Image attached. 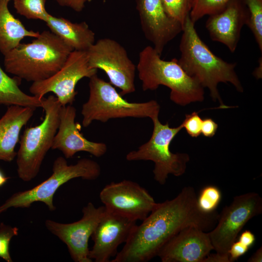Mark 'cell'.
<instances>
[{
    "label": "cell",
    "mask_w": 262,
    "mask_h": 262,
    "mask_svg": "<svg viewBox=\"0 0 262 262\" xmlns=\"http://www.w3.org/2000/svg\"><path fill=\"white\" fill-rule=\"evenodd\" d=\"M219 213L202 212L194 188L185 186L175 198L157 203L147 216L136 225L123 248L112 262H147L181 230L196 227L205 231L217 223Z\"/></svg>",
    "instance_id": "6da1fadb"
},
{
    "label": "cell",
    "mask_w": 262,
    "mask_h": 262,
    "mask_svg": "<svg viewBox=\"0 0 262 262\" xmlns=\"http://www.w3.org/2000/svg\"><path fill=\"white\" fill-rule=\"evenodd\" d=\"M182 33L179 64L189 76L209 89L213 100H218L220 107H228L223 103L217 86L220 82H229L238 91H243L235 70L236 63H228L210 50L198 35L189 15L183 23Z\"/></svg>",
    "instance_id": "7a4b0ae2"
},
{
    "label": "cell",
    "mask_w": 262,
    "mask_h": 262,
    "mask_svg": "<svg viewBox=\"0 0 262 262\" xmlns=\"http://www.w3.org/2000/svg\"><path fill=\"white\" fill-rule=\"evenodd\" d=\"M73 49L51 31H44L29 43H20L4 54L5 71L36 82L48 79L63 66Z\"/></svg>",
    "instance_id": "3957f363"
},
{
    "label": "cell",
    "mask_w": 262,
    "mask_h": 262,
    "mask_svg": "<svg viewBox=\"0 0 262 262\" xmlns=\"http://www.w3.org/2000/svg\"><path fill=\"white\" fill-rule=\"evenodd\" d=\"M161 56L150 46L140 52L136 70L142 89L155 90L165 86L170 89V99L181 106L202 101L204 88L183 70L178 59L165 61Z\"/></svg>",
    "instance_id": "277c9868"
},
{
    "label": "cell",
    "mask_w": 262,
    "mask_h": 262,
    "mask_svg": "<svg viewBox=\"0 0 262 262\" xmlns=\"http://www.w3.org/2000/svg\"><path fill=\"white\" fill-rule=\"evenodd\" d=\"M89 79V97L81 111L84 127L95 120L105 123L113 118L148 117L152 120L158 117L160 106L156 101L130 102L97 74Z\"/></svg>",
    "instance_id": "5b68a950"
},
{
    "label": "cell",
    "mask_w": 262,
    "mask_h": 262,
    "mask_svg": "<svg viewBox=\"0 0 262 262\" xmlns=\"http://www.w3.org/2000/svg\"><path fill=\"white\" fill-rule=\"evenodd\" d=\"M61 107L56 97H43L45 117L42 122L24 131L16 156L17 175L22 180L28 182L37 176L47 152L52 147Z\"/></svg>",
    "instance_id": "8992f818"
},
{
    "label": "cell",
    "mask_w": 262,
    "mask_h": 262,
    "mask_svg": "<svg viewBox=\"0 0 262 262\" xmlns=\"http://www.w3.org/2000/svg\"><path fill=\"white\" fill-rule=\"evenodd\" d=\"M51 176L33 188L13 194L1 206L0 213L10 208H29L35 202L44 203L50 211L56 207L54 196L60 186L69 180L78 178L94 180L100 175L101 168L96 161L89 158H82L74 164L68 165L64 157H57L52 165Z\"/></svg>",
    "instance_id": "52a82bcc"
},
{
    "label": "cell",
    "mask_w": 262,
    "mask_h": 262,
    "mask_svg": "<svg viewBox=\"0 0 262 262\" xmlns=\"http://www.w3.org/2000/svg\"><path fill=\"white\" fill-rule=\"evenodd\" d=\"M152 121L153 130L149 140L137 149L129 152L126 159L129 161H152L154 179L164 185L169 174L179 177L185 173L190 157L186 153H174L170 149L171 141L183 128L181 125L171 128L168 123L163 124L158 117Z\"/></svg>",
    "instance_id": "ba28073f"
},
{
    "label": "cell",
    "mask_w": 262,
    "mask_h": 262,
    "mask_svg": "<svg viewBox=\"0 0 262 262\" xmlns=\"http://www.w3.org/2000/svg\"><path fill=\"white\" fill-rule=\"evenodd\" d=\"M262 213V198L258 193L249 192L234 197L219 214L216 225L208 232L213 250L228 256L230 246L243 227Z\"/></svg>",
    "instance_id": "9c48e42d"
},
{
    "label": "cell",
    "mask_w": 262,
    "mask_h": 262,
    "mask_svg": "<svg viewBox=\"0 0 262 262\" xmlns=\"http://www.w3.org/2000/svg\"><path fill=\"white\" fill-rule=\"evenodd\" d=\"M86 51L90 66L103 70L110 83L121 90L122 96L135 91L136 66L118 42L109 38L100 39Z\"/></svg>",
    "instance_id": "30bf717a"
},
{
    "label": "cell",
    "mask_w": 262,
    "mask_h": 262,
    "mask_svg": "<svg viewBox=\"0 0 262 262\" xmlns=\"http://www.w3.org/2000/svg\"><path fill=\"white\" fill-rule=\"evenodd\" d=\"M97 72L98 69L90 66L86 51L73 50L56 73L48 79L33 82L29 91L40 98L52 92L62 106L72 105L77 94L75 87L78 82L83 78H91Z\"/></svg>",
    "instance_id": "8fae6325"
},
{
    "label": "cell",
    "mask_w": 262,
    "mask_h": 262,
    "mask_svg": "<svg viewBox=\"0 0 262 262\" xmlns=\"http://www.w3.org/2000/svg\"><path fill=\"white\" fill-rule=\"evenodd\" d=\"M106 211L104 206L96 207L89 202L82 210V218L64 224L50 219L45 221L47 229L65 243L75 262H92L89 258L88 241Z\"/></svg>",
    "instance_id": "7c38bea8"
},
{
    "label": "cell",
    "mask_w": 262,
    "mask_h": 262,
    "mask_svg": "<svg viewBox=\"0 0 262 262\" xmlns=\"http://www.w3.org/2000/svg\"><path fill=\"white\" fill-rule=\"evenodd\" d=\"M99 198L107 211L136 221L145 219L157 204L146 189L130 180L106 185Z\"/></svg>",
    "instance_id": "4fadbf2b"
},
{
    "label": "cell",
    "mask_w": 262,
    "mask_h": 262,
    "mask_svg": "<svg viewBox=\"0 0 262 262\" xmlns=\"http://www.w3.org/2000/svg\"><path fill=\"white\" fill-rule=\"evenodd\" d=\"M136 223V220L106 209L91 236L94 245L89 250V258L95 262H109L118 253V246L128 240Z\"/></svg>",
    "instance_id": "5bb4252c"
},
{
    "label": "cell",
    "mask_w": 262,
    "mask_h": 262,
    "mask_svg": "<svg viewBox=\"0 0 262 262\" xmlns=\"http://www.w3.org/2000/svg\"><path fill=\"white\" fill-rule=\"evenodd\" d=\"M142 30L160 55L165 46L180 33L183 25L165 11L161 0H136Z\"/></svg>",
    "instance_id": "9a60e30c"
},
{
    "label": "cell",
    "mask_w": 262,
    "mask_h": 262,
    "mask_svg": "<svg viewBox=\"0 0 262 262\" xmlns=\"http://www.w3.org/2000/svg\"><path fill=\"white\" fill-rule=\"evenodd\" d=\"M213 250L208 232L191 226L172 237L157 256L162 262H203Z\"/></svg>",
    "instance_id": "2e32d148"
},
{
    "label": "cell",
    "mask_w": 262,
    "mask_h": 262,
    "mask_svg": "<svg viewBox=\"0 0 262 262\" xmlns=\"http://www.w3.org/2000/svg\"><path fill=\"white\" fill-rule=\"evenodd\" d=\"M76 109L72 105L62 106L58 129L51 149L61 151L66 159L76 153L84 151L96 157L103 156L107 150L105 143L87 139L81 132V126L75 122Z\"/></svg>",
    "instance_id": "e0dca14e"
},
{
    "label": "cell",
    "mask_w": 262,
    "mask_h": 262,
    "mask_svg": "<svg viewBox=\"0 0 262 262\" xmlns=\"http://www.w3.org/2000/svg\"><path fill=\"white\" fill-rule=\"evenodd\" d=\"M205 26L213 41L222 43L233 53L242 29L247 25L249 14L242 0H232L220 12L209 16Z\"/></svg>",
    "instance_id": "ac0fdd59"
},
{
    "label": "cell",
    "mask_w": 262,
    "mask_h": 262,
    "mask_svg": "<svg viewBox=\"0 0 262 262\" xmlns=\"http://www.w3.org/2000/svg\"><path fill=\"white\" fill-rule=\"evenodd\" d=\"M36 109L16 105L8 106L0 118V160L12 162L16 157L15 151L22 128L33 115Z\"/></svg>",
    "instance_id": "d6986e66"
},
{
    "label": "cell",
    "mask_w": 262,
    "mask_h": 262,
    "mask_svg": "<svg viewBox=\"0 0 262 262\" xmlns=\"http://www.w3.org/2000/svg\"><path fill=\"white\" fill-rule=\"evenodd\" d=\"M45 23L52 33L73 50L86 51L95 42V33L85 21L73 23L49 14Z\"/></svg>",
    "instance_id": "ffe728a7"
},
{
    "label": "cell",
    "mask_w": 262,
    "mask_h": 262,
    "mask_svg": "<svg viewBox=\"0 0 262 262\" xmlns=\"http://www.w3.org/2000/svg\"><path fill=\"white\" fill-rule=\"evenodd\" d=\"M8 1L0 0V51L4 55L25 37H37L40 33L27 29L10 12Z\"/></svg>",
    "instance_id": "44dd1931"
},
{
    "label": "cell",
    "mask_w": 262,
    "mask_h": 262,
    "mask_svg": "<svg viewBox=\"0 0 262 262\" xmlns=\"http://www.w3.org/2000/svg\"><path fill=\"white\" fill-rule=\"evenodd\" d=\"M20 79L10 77L0 66V105L42 108L43 98L30 96L19 87Z\"/></svg>",
    "instance_id": "7402d4cb"
},
{
    "label": "cell",
    "mask_w": 262,
    "mask_h": 262,
    "mask_svg": "<svg viewBox=\"0 0 262 262\" xmlns=\"http://www.w3.org/2000/svg\"><path fill=\"white\" fill-rule=\"evenodd\" d=\"M46 0H14V6L18 14L26 18L46 22L49 15L45 8Z\"/></svg>",
    "instance_id": "603a6c76"
},
{
    "label": "cell",
    "mask_w": 262,
    "mask_h": 262,
    "mask_svg": "<svg viewBox=\"0 0 262 262\" xmlns=\"http://www.w3.org/2000/svg\"><path fill=\"white\" fill-rule=\"evenodd\" d=\"M248 12L247 26L254 36L261 52H262V0H242Z\"/></svg>",
    "instance_id": "cb8c5ba5"
},
{
    "label": "cell",
    "mask_w": 262,
    "mask_h": 262,
    "mask_svg": "<svg viewBox=\"0 0 262 262\" xmlns=\"http://www.w3.org/2000/svg\"><path fill=\"white\" fill-rule=\"evenodd\" d=\"M232 0H194L189 16L195 23L205 16L217 13Z\"/></svg>",
    "instance_id": "d4e9b609"
},
{
    "label": "cell",
    "mask_w": 262,
    "mask_h": 262,
    "mask_svg": "<svg viewBox=\"0 0 262 262\" xmlns=\"http://www.w3.org/2000/svg\"><path fill=\"white\" fill-rule=\"evenodd\" d=\"M221 198V192L217 187L208 185L201 189L197 196V204L202 212L211 213L216 211Z\"/></svg>",
    "instance_id": "484cf974"
},
{
    "label": "cell",
    "mask_w": 262,
    "mask_h": 262,
    "mask_svg": "<svg viewBox=\"0 0 262 262\" xmlns=\"http://www.w3.org/2000/svg\"><path fill=\"white\" fill-rule=\"evenodd\" d=\"M194 0H161L166 13L183 25L191 10Z\"/></svg>",
    "instance_id": "4316f807"
},
{
    "label": "cell",
    "mask_w": 262,
    "mask_h": 262,
    "mask_svg": "<svg viewBox=\"0 0 262 262\" xmlns=\"http://www.w3.org/2000/svg\"><path fill=\"white\" fill-rule=\"evenodd\" d=\"M18 229L6 225L3 222L0 223V258L7 262H12L9 251L10 243L12 238L17 236Z\"/></svg>",
    "instance_id": "83f0119b"
},
{
    "label": "cell",
    "mask_w": 262,
    "mask_h": 262,
    "mask_svg": "<svg viewBox=\"0 0 262 262\" xmlns=\"http://www.w3.org/2000/svg\"><path fill=\"white\" fill-rule=\"evenodd\" d=\"M202 123V119L198 113L194 112L185 115V118L181 125L190 136L197 137L201 133Z\"/></svg>",
    "instance_id": "f1b7e54d"
},
{
    "label": "cell",
    "mask_w": 262,
    "mask_h": 262,
    "mask_svg": "<svg viewBox=\"0 0 262 262\" xmlns=\"http://www.w3.org/2000/svg\"><path fill=\"white\" fill-rule=\"evenodd\" d=\"M249 248V247L244 245L239 240L234 242L228 251V256L230 262L237 260L239 257L246 253Z\"/></svg>",
    "instance_id": "f546056e"
},
{
    "label": "cell",
    "mask_w": 262,
    "mask_h": 262,
    "mask_svg": "<svg viewBox=\"0 0 262 262\" xmlns=\"http://www.w3.org/2000/svg\"><path fill=\"white\" fill-rule=\"evenodd\" d=\"M218 128V125L212 119L206 118L202 120L201 133L207 137L214 136Z\"/></svg>",
    "instance_id": "4dcf8cb0"
},
{
    "label": "cell",
    "mask_w": 262,
    "mask_h": 262,
    "mask_svg": "<svg viewBox=\"0 0 262 262\" xmlns=\"http://www.w3.org/2000/svg\"><path fill=\"white\" fill-rule=\"evenodd\" d=\"M57 3L64 7H68L76 12L82 11L87 2H90L92 0H55Z\"/></svg>",
    "instance_id": "1f68e13d"
},
{
    "label": "cell",
    "mask_w": 262,
    "mask_h": 262,
    "mask_svg": "<svg viewBox=\"0 0 262 262\" xmlns=\"http://www.w3.org/2000/svg\"><path fill=\"white\" fill-rule=\"evenodd\" d=\"M239 241L250 247L254 244L255 241V237L251 231L246 230L241 233L239 237Z\"/></svg>",
    "instance_id": "d6a6232c"
},
{
    "label": "cell",
    "mask_w": 262,
    "mask_h": 262,
    "mask_svg": "<svg viewBox=\"0 0 262 262\" xmlns=\"http://www.w3.org/2000/svg\"><path fill=\"white\" fill-rule=\"evenodd\" d=\"M203 262H230L229 256L218 253H210L204 259Z\"/></svg>",
    "instance_id": "836d02e7"
},
{
    "label": "cell",
    "mask_w": 262,
    "mask_h": 262,
    "mask_svg": "<svg viewBox=\"0 0 262 262\" xmlns=\"http://www.w3.org/2000/svg\"><path fill=\"white\" fill-rule=\"evenodd\" d=\"M248 262H262V247L258 249L248 259Z\"/></svg>",
    "instance_id": "e575fe53"
},
{
    "label": "cell",
    "mask_w": 262,
    "mask_h": 262,
    "mask_svg": "<svg viewBox=\"0 0 262 262\" xmlns=\"http://www.w3.org/2000/svg\"><path fill=\"white\" fill-rule=\"evenodd\" d=\"M259 66L257 67L254 71L255 76L258 78H260L262 76V56L260 57L259 60Z\"/></svg>",
    "instance_id": "d590c367"
},
{
    "label": "cell",
    "mask_w": 262,
    "mask_h": 262,
    "mask_svg": "<svg viewBox=\"0 0 262 262\" xmlns=\"http://www.w3.org/2000/svg\"><path fill=\"white\" fill-rule=\"evenodd\" d=\"M9 179L10 178L5 176L0 169V187L3 186Z\"/></svg>",
    "instance_id": "8d00e7d4"
},
{
    "label": "cell",
    "mask_w": 262,
    "mask_h": 262,
    "mask_svg": "<svg viewBox=\"0 0 262 262\" xmlns=\"http://www.w3.org/2000/svg\"><path fill=\"white\" fill-rule=\"evenodd\" d=\"M3 0L7 1L9 2L10 0Z\"/></svg>",
    "instance_id": "74e56055"
}]
</instances>
